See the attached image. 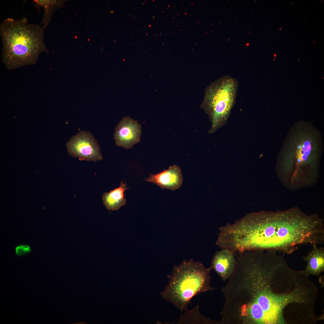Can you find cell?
Returning <instances> with one entry per match:
<instances>
[{
  "label": "cell",
  "mask_w": 324,
  "mask_h": 324,
  "mask_svg": "<svg viewBox=\"0 0 324 324\" xmlns=\"http://www.w3.org/2000/svg\"><path fill=\"white\" fill-rule=\"evenodd\" d=\"M230 237L238 252L266 250L290 254L297 245L324 242L323 220L316 214L307 215L297 207L253 213L231 225Z\"/></svg>",
  "instance_id": "cell-1"
},
{
  "label": "cell",
  "mask_w": 324,
  "mask_h": 324,
  "mask_svg": "<svg viewBox=\"0 0 324 324\" xmlns=\"http://www.w3.org/2000/svg\"><path fill=\"white\" fill-rule=\"evenodd\" d=\"M44 30L37 24H29L25 18L3 20L0 25L2 59L8 70L35 64L40 53L48 52Z\"/></svg>",
  "instance_id": "cell-2"
},
{
  "label": "cell",
  "mask_w": 324,
  "mask_h": 324,
  "mask_svg": "<svg viewBox=\"0 0 324 324\" xmlns=\"http://www.w3.org/2000/svg\"><path fill=\"white\" fill-rule=\"evenodd\" d=\"M212 269L192 259L184 260L178 266L175 265L172 274L168 275L170 280L161 296L182 313L186 311L194 297L214 289L210 284Z\"/></svg>",
  "instance_id": "cell-3"
},
{
  "label": "cell",
  "mask_w": 324,
  "mask_h": 324,
  "mask_svg": "<svg viewBox=\"0 0 324 324\" xmlns=\"http://www.w3.org/2000/svg\"><path fill=\"white\" fill-rule=\"evenodd\" d=\"M236 84L233 79L226 77L208 94L207 99L212 117V132L227 120L234 102Z\"/></svg>",
  "instance_id": "cell-4"
},
{
  "label": "cell",
  "mask_w": 324,
  "mask_h": 324,
  "mask_svg": "<svg viewBox=\"0 0 324 324\" xmlns=\"http://www.w3.org/2000/svg\"><path fill=\"white\" fill-rule=\"evenodd\" d=\"M66 146L69 154L80 160L95 162L103 159L97 141L88 131L82 130L74 135Z\"/></svg>",
  "instance_id": "cell-5"
},
{
  "label": "cell",
  "mask_w": 324,
  "mask_h": 324,
  "mask_svg": "<svg viewBox=\"0 0 324 324\" xmlns=\"http://www.w3.org/2000/svg\"><path fill=\"white\" fill-rule=\"evenodd\" d=\"M141 133V125L137 120L130 117H124L115 128V144L126 149L131 148L140 141Z\"/></svg>",
  "instance_id": "cell-6"
},
{
  "label": "cell",
  "mask_w": 324,
  "mask_h": 324,
  "mask_svg": "<svg viewBox=\"0 0 324 324\" xmlns=\"http://www.w3.org/2000/svg\"><path fill=\"white\" fill-rule=\"evenodd\" d=\"M145 181L155 184L162 189L174 190L182 185L183 177L180 167L176 165L155 174H151Z\"/></svg>",
  "instance_id": "cell-7"
},
{
  "label": "cell",
  "mask_w": 324,
  "mask_h": 324,
  "mask_svg": "<svg viewBox=\"0 0 324 324\" xmlns=\"http://www.w3.org/2000/svg\"><path fill=\"white\" fill-rule=\"evenodd\" d=\"M236 253L225 249L217 251L214 256L211 267L223 281L228 279L234 271Z\"/></svg>",
  "instance_id": "cell-8"
},
{
  "label": "cell",
  "mask_w": 324,
  "mask_h": 324,
  "mask_svg": "<svg viewBox=\"0 0 324 324\" xmlns=\"http://www.w3.org/2000/svg\"><path fill=\"white\" fill-rule=\"evenodd\" d=\"M312 245L313 249L303 257L304 261L307 262V265L304 270L300 271L308 277L311 275L319 276L324 271V248H318L316 244Z\"/></svg>",
  "instance_id": "cell-9"
},
{
  "label": "cell",
  "mask_w": 324,
  "mask_h": 324,
  "mask_svg": "<svg viewBox=\"0 0 324 324\" xmlns=\"http://www.w3.org/2000/svg\"><path fill=\"white\" fill-rule=\"evenodd\" d=\"M127 189L126 183L122 181L118 188L104 193L102 200L106 208L109 210H117L125 205L124 192Z\"/></svg>",
  "instance_id": "cell-10"
},
{
  "label": "cell",
  "mask_w": 324,
  "mask_h": 324,
  "mask_svg": "<svg viewBox=\"0 0 324 324\" xmlns=\"http://www.w3.org/2000/svg\"><path fill=\"white\" fill-rule=\"evenodd\" d=\"M33 2L37 8H44V13L42 23L43 29L46 28L49 22L52 14L56 6L60 4L58 2L50 0H34Z\"/></svg>",
  "instance_id": "cell-11"
},
{
  "label": "cell",
  "mask_w": 324,
  "mask_h": 324,
  "mask_svg": "<svg viewBox=\"0 0 324 324\" xmlns=\"http://www.w3.org/2000/svg\"><path fill=\"white\" fill-rule=\"evenodd\" d=\"M31 251L30 248L28 245L22 244L18 245L15 248L16 254L20 256L26 254Z\"/></svg>",
  "instance_id": "cell-12"
}]
</instances>
